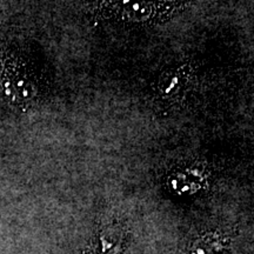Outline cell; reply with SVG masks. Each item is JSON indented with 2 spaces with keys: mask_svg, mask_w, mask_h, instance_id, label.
Here are the masks:
<instances>
[{
  "mask_svg": "<svg viewBox=\"0 0 254 254\" xmlns=\"http://www.w3.org/2000/svg\"><path fill=\"white\" fill-rule=\"evenodd\" d=\"M189 0H91L98 19L114 23L154 26L182 13Z\"/></svg>",
  "mask_w": 254,
  "mask_h": 254,
  "instance_id": "6da1fadb",
  "label": "cell"
},
{
  "mask_svg": "<svg viewBox=\"0 0 254 254\" xmlns=\"http://www.w3.org/2000/svg\"><path fill=\"white\" fill-rule=\"evenodd\" d=\"M0 97L23 109L33 106L41 97V84L34 69L11 50H0Z\"/></svg>",
  "mask_w": 254,
  "mask_h": 254,
  "instance_id": "7a4b0ae2",
  "label": "cell"
},
{
  "mask_svg": "<svg viewBox=\"0 0 254 254\" xmlns=\"http://www.w3.org/2000/svg\"><path fill=\"white\" fill-rule=\"evenodd\" d=\"M196 84L194 66L189 62L174 64L159 75L155 84V99L163 106H176L184 100Z\"/></svg>",
  "mask_w": 254,
  "mask_h": 254,
  "instance_id": "3957f363",
  "label": "cell"
},
{
  "mask_svg": "<svg viewBox=\"0 0 254 254\" xmlns=\"http://www.w3.org/2000/svg\"><path fill=\"white\" fill-rule=\"evenodd\" d=\"M206 182L207 177L204 168L200 166H186L180 167L171 174L168 186L177 194L190 195L204 189Z\"/></svg>",
  "mask_w": 254,
  "mask_h": 254,
  "instance_id": "277c9868",
  "label": "cell"
},
{
  "mask_svg": "<svg viewBox=\"0 0 254 254\" xmlns=\"http://www.w3.org/2000/svg\"><path fill=\"white\" fill-rule=\"evenodd\" d=\"M224 245L218 237L201 238L192 251V254H222Z\"/></svg>",
  "mask_w": 254,
  "mask_h": 254,
  "instance_id": "5b68a950",
  "label": "cell"
}]
</instances>
